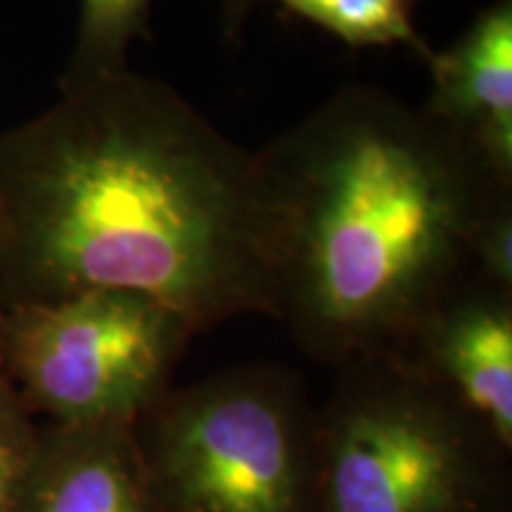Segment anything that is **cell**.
<instances>
[{
  "instance_id": "cell-1",
  "label": "cell",
  "mask_w": 512,
  "mask_h": 512,
  "mask_svg": "<svg viewBox=\"0 0 512 512\" xmlns=\"http://www.w3.org/2000/svg\"><path fill=\"white\" fill-rule=\"evenodd\" d=\"M91 290L145 294L195 332L275 318L259 157L131 69L0 133V309Z\"/></svg>"
},
{
  "instance_id": "cell-2",
  "label": "cell",
  "mask_w": 512,
  "mask_h": 512,
  "mask_svg": "<svg viewBox=\"0 0 512 512\" xmlns=\"http://www.w3.org/2000/svg\"><path fill=\"white\" fill-rule=\"evenodd\" d=\"M271 207L275 318L342 368L399 351L475 268V238L512 192L425 107L344 86L256 152Z\"/></svg>"
},
{
  "instance_id": "cell-3",
  "label": "cell",
  "mask_w": 512,
  "mask_h": 512,
  "mask_svg": "<svg viewBox=\"0 0 512 512\" xmlns=\"http://www.w3.org/2000/svg\"><path fill=\"white\" fill-rule=\"evenodd\" d=\"M337 370L316 411V512H510L512 453L418 363Z\"/></svg>"
},
{
  "instance_id": "cell-4",
  "label": "cell",
  "mask_w": 512,
  "mask_h": 512,
  "mask_svg": "<svg viewBox=\"0 0 512 512\" xmlns=\"http://www.w3.org/2000/svg\"><path fill=\"white\" fill-rule=\"evenodd\" d=\"M136 441L162 512H316V411L283 366L169 387Z\"/></svg>"
},
{
  "instance_id": "cell-5",
  "label": "cell",
  "mask_w": 512,
  "mask_h": 512,
  "mask_svg": "<svg viewBox=\"0 0 512 512\" xmlns=\"http://www.w3.org/2000/svg\"><path fill=\"white\" fill-rule=\"evenodd\" d=\"M195 335L157 299L91 290L3 311L0 366L48 422L136 425L171 387Z\"/></svg>"
},
{
  "instance_id": "cell-6",
  "label": "cell",
  "mask_w": 512,
  "mask_h": 512,
  "mask_svg": "<svg viewBox=\"0 0 512 512\" xmlns=\"http://www.w3.org/2000/svg\"><path fill=\"white\" fill-rule=\"evenodd\" d=\"M512 453V290L475 273L399 349Z\"/></svg>"
},
{
  "instance_id": "cell-7",
  "label": "cell",
  "mask_w": 512,
  "mask_h": 512,
  "mask_svg": "<svg viewBox=\"0 0 512 512\" xmlns=\"http://www.w3.org/2000/svg\"><path fill=\"white\" fill-rule=\"evenodd\" d=\"M19 512H162L136 425H41Z\"/></svg>"
},
{
  "instance_id": "cell-8",
  "label": "cell",
  "mask_w": 512,
  "mask_h": 512,
  "mask_svg": "<svg viewBox=\"0 0 512 512\" xmlns=\"http://www.w3.org/2000/svg\"><path fill=\"white\" fill-rule=\"evenodd\" d=\"M425 110L512 185V5L498 0L453 46L432 53Z\"/></svg>"
},
{
  "instance_id": "cell-9",
  "label": "cell",
  "mask_w": 512,
  "mask_h": 512,
  "mask_svg": "<svg viewBox=\"0 0 512 512\" xmlns=\"http://www.w3.org/2000/svg\"><path fill=\"white\" fill-rule=\"evenodd\" d=\"M150 8L152 0H81L79 38L60 91L128 69V48L147 36Z\"/></svg>"
},
{
  "instance_id": "cell-10",
  "label": "cell",
  "mask_w": 512,
  "mask_h": 512,
  "mask_svg": "<svg viewBox=\"0 0 512 512\" xmlns=\"http://www.w3.org/2000/svg\"><path fill=\"white\" fill-rule=\"evenodd\" d=\"M280 3L351 48L401 43L425 62L434 53L413 24V0H280Z\"/></svg>"
},
{
  "instance_id": "cell-11",
  "label": "cell",
  "mask_w": 512,
  "mask_h": 512,
  "mask_svg": "<svg viewBox=\"0 0 512 512\" xmlns=\"http://www.w3.org/2000/svg\"><path fill=\"white\" fill-rule=\"evenodd\" d=\"M36 415L0 366V512H19L36 458Z\"/></svg>"
},
{
  "instance_id": "cell-12",
  "label": "cell",
  "mask_w": 512,
  "mask_h": 512,
  "mask_svg": "<svg viewBox=\"0 0 512 512\" xmlns=\"http://www.w3.org/2000/svg\"><path fill=\"white\" fill-rule=\"evenodd\" d=\"M475 271L486 283L512 290V192L498 197L475 238Z\"/></svg>"
},
{
  "instance_id": "cell-13",
  "label": "cell",
  "mask_w": 512,
  "mask_h": 512,
  "mask_svg": "<svg viewBox=\"0 0 512 512\" xmlns=\"http://www.w3.org/2000/svg\"><path fill=\"white\" fill-rule=\"evenodd\" d=\"M223 3H226V15H228L230 31L240 29L242 17H245V12H247L249 3H252V0H223Z\"/></svg>"
},
{
  "instance_id": "cell-14",
  "label": "cell",
  "mask_w": 512,
  "mask_h": 512,
  "mask_svg": "<svg viewBox=\"0 0 512 512\" xmlns=\"http://www.w3.org/2000/svg\"><path fill=\"white\" fill-rule=\"evenodd\" d=\"M0 335H3V309H0Z\"/></svg>"
}]
</instances>
